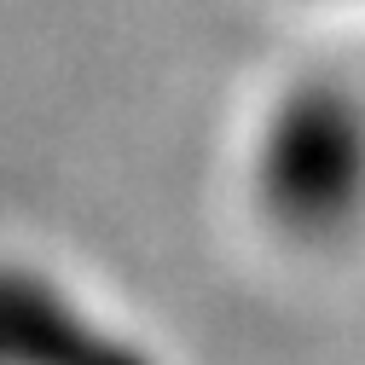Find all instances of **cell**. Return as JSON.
I'll use <instances>...</instances> for the list:
<instances>
[{
    "instance_id": "obj_1",
    "label": "cell",
    "mask_w": 365,
    "mask_h": 365,
    "mask_svg": "<svg viewBox=\"0 0 365 365\" xmlns=\"http://www.w3.org/2000/svg\"><path fill=\"white\" fill-rule=\"evenodd\" d=\"M250 186L279 238L331 250L365 226V93L336 76L296 81L267 110Z\"/></svg>"
},
{
    "instance_id": "obj_2",
    "label": "cell",
    "mask_w": 365,
    "mask_h": 365,
    "mask_svg": "<svg viewBox=\"0 0 365 365\" xmlns=\"http://www.w3.org/2000/svg\"><path fill=\"white\" fill-rule=\"evenodd\" d=\"M0 365H157L140 342L105 331L53 279L0 267Z\"/></svg>"
}]
</instances>
